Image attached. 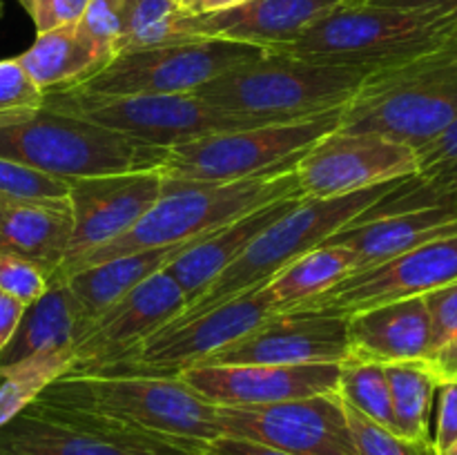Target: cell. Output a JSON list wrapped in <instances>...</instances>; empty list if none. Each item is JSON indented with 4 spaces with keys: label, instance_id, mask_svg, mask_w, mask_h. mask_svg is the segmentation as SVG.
I'll use <instances>...</instances> for the list:
<instances>
[{
    "label": "cell",
    "instance_id": "cell-1",
    "mask_svg": "<svg viewBox=\"0 0 457 455\" xmlns=\"http://www.w3.org/2000/svg\"><path fill=\"white\" fill-rule=\"evenodd\" d=\"M34 401L141 455H204L221 437L217 406L165 375L62 373Z\"/></svg>",
    "mask_w": 457,
    "mask_h": 455
},
{
    "label": "cell",
    "instance_id": "cell-2",
    "mask_svg": "<svg viewBox=\"0 0 457 455\" xmlns=\"http://www.w3.org/2000/svg\"><path fill=\"white\" fill-rule=\"evenodd\" d=\"M370 74L266 52L195 89L208 105L253 125L306 120L346 105Z\"/></svg>",
    "mask_w": 457,
    "mask_h": 455
},
{
    "label": "cell",
    "instance_id": "cell-3",
    "mask_svg": "<svg viewBox=\"0 0 457 455\" xmlns=\"http://www.w3.org/2000/svg\"><path fill=\"white\" fill-rule=\"evenodd\" d=\"M457 120V45L375 71L344 105L339 132L379 134L413 150Z\"/></svg>",
    "mask_w": 457,
    "mask_h": 455
},
{
    "label": "cell",
    "instance_id": "cell-4",
    "mask_svg": "<svg viewBox=\"0 0 457 455\" xmlns=\"http://www.w3.org/2000/svg\"><path fill=\"white\" fill-rule=\"evenodd\" d=\"M455 22L427 12L342 3L295 40L268 52L375 74L445 45Z\"/></svg>",
    "mask_w": 457,
    "mask_h": 455
},
{
    "label": "cell",
    "instance_id": "cell-5",
    "mask_svg": "<svg viewBox=\"0 0 457 455\" xmlns=\"http://www.w3.org/2000/svg\"><path fill=\"white\" fill-rule=\"evenodd\" d=\"M293 194H303L295 168L226 183H195L163 177V192L156 203L125 235L76 261L65 279L83 268L120 254L205 236L259 205Z\"/></svg>",
    "mask_w": 457,
    "mask_h": 455
},
{
    "label": "cell",
    "instance_id": "cell-6",
    "mask_svg": "<svg viewBox=\"0 0 457 455\" xmlns=\"http://www.w3.org/2000/svg\"><path fill=\"white\" fill-rule=\"evenodd\" d=\"M411 178V177H409ZM406 178L382 183V186L366 187V190L353 192V194L333 196V199H312L303 196L293 210L277 219L270 228L262 232L253 244L245 248V252L235 263L226 268L201 297L187 303L186 310L172 319L170 324L187 321L201 312L210 310L212 306L228 302L254 285L268 284L279 270H284L288 263L297 261L302 254L311 252L312 248H320L321 244L330 239L335 232L342 230L351 221H355L360 214L373 208L378 201L391 194L397 186Z\"/></svg>",
    "mask_w": 457,
    "mask_h": 455
},
{
    "label": "cell",
    "instance_id": "cell-7",
    "mask_svg": "<svg viewBox=\"0 0 457 455\" xmlns=\"http://www.w3.org/2000/svg\"><path fill=\"white\" fill-rule=\"evenodd\" d=\"M0 156L49 177L74 181L101 174L161 170L168 150L43 107L21 123L0 128Z\"/></svg>",
    "mask_w": 457,
    "mask_h": 455
},
{
    "label": "cell",
    "instance_id": "cell-8",
    "mask_svg": "<svg viewBox=\"0 0 457 455\" xmlns=\"http://www.w3.org/2000/svg\"><path fill=\"white\" fill-rule=\"evenodd\" d=\"M342 110L181 143L168 150L161 174L179 181L226 183L293 170L320 138L339 128Z\"/></svg>",
    "mask_w": 457,
    "mask_h": 455
},
{
    "label": "cell",
    "instance_id": "cell-9",
    "mask_svg": "<svg viewBox=\"0 0 457 455\" xmlns=\"http://www.w3.org/2000/svg\"><path fill=\"white\" fill-rule=\"evenodd\" d=\"M43 107L56 114H70L103 125L163 150L212 134L257 128L239 116L208 105L195 94L89 96L71 89H58L45 94Z\"/></svg>",
    "mask_w": 457,
    "mask_h": 455
},
{
    "label": "cell",
    "instance_id": "cell-10",
    "mask_svg": "<svg viewBox=\"0 0 457 455\" xmlns=\"http://www.w3.org/2000/svg\"><path fill=\"white\" fill-rule=\"evenodd\" d=\"M268 49L226 38H187L152 49L119 54L71 92L89 96L192 94L223 71L259 58Z\"/></svg>",
    "mask_w": 457,
    "mask_h": 455
},
{
    "label": "cell",
    "instance_id": "cell-11",
    "mask_svg": "<svg viewBox=\"0 0 457 455\" xmlns=\"http://www.w3.org/2000/svg\"><path fill=\"white\" fill-rule=\"evenodd\" d=\"M277 315L275 297L268 284L254 285L228 302L179 324H168L152 335L129 360L94 373H143L179 377L214 352L257 328Z\"/></svg>",
    "mask_w": 457,
    "mask_h": 455
},
{
    "label": "cell",
    "instance_id": "cell-12",
    "mask_svg": "<svg viewBox=\"0 0 457 455\" xmlns=\"http://www.w3.org/2000/svg\"><path fill=\"white\" fill-rule=\"evenodd\" d=\"M221 435L259 442L290 455H360L337 391L254 409H217Z\"/></svg>",
    "mask_w": 457,
    "mask_h": 455
},
{
    "label": "cell",
    "instance_id": "cell-13",
    "mask_svg": "<svg viewBox=\"0 0 457 455\" xmlns=\"http://www.w3.org/2000/svg\"><path fill=\"white\" fill-rule=\"evenodd\" d=\"M299 190L312 199H333L418 174V154L406 143L379 134H326L295 165Z\"/></svg>",
    "mask_w": 457,
    "mask_h": 455
},
{
    "label": "cell",
    "instance_id": "cell-14",
    "mask_svg": "<svg viewBox=\"0 0 457 455\" xmlns=\"http://www.w3.org/2000/svg\"><path fill=\"white\" fill-rule=\"evenodd\" d=\"M187 306L181 285L168 270L129 290L79 335L67 373H94L129 360L152 335Z\"/></svg>",
    "mask_w": 457,
    "mask_h": 455
},
{
    "label": "cell",
    "instance_id": "cell-15",
    "mask_svg": "<svg viewBox=\"0 0 457 455\" xmlns=\"http://www.w3.org/2000/svg\"><path fill=\"white\" fill-rule=\"evenodd\" d=\"M457 279V235L418 245L378 266L351 272L293 310L355 315L379 303L424 297Z\"/></svg>",
    "mask_w": 457,
    "mask_h": 455
},
{
    "label": "cell",
    "instance_id": "cell-16",
    "mask_svg": "<svg viewBox=\"0 0 457 455\" xmlns=\"http://www.w3.org/2000/svg\"><path fill=\"white\" fill-rule=\"evenodd\" d=\"M163 192L161 170L74 178L70 186L71 239L61 268L49 281H62L76 261L129 230Z\"/></svg>",
    "mask_w": 457,
    "mask_h": 455
},
{
    "label": "cell",
    "instance_id": "cell-17",
    "mask_svg": "<svg viewBox=\"0 0 457 455\" xmlns=\"http://www.w3.org/2000/svg\"><path fill=\"white\" fill-rule=\"evenodd\" d=\"M351 355L346 315L286 310L214 352L199 366L342 364Z\"/></svg>",
    "mask_w": 457,
    "mask_h": 455
},
{
    "label": "cell",
    "instance_id": "cell-18",
    "mask_svg": "<svg viewBox=\"0 0 457 455\" xmlns=\"http://www.w3.org/2000/svg\"><path fill=\"white\" fill-rule=\"evenodd\" d=\"M179 379L217 409H254L337 391L339 364L195 366Z\"/></svg>",
    "mask_w": 457,
    "mask_h": 455
},
{
    "label": "cell",
    "instance_id": "cell-19",
    "mask_svg": "<svg viewBox=\"0 0 457 455\" xmlns=\"http://www.w3.org/2000/svg\"><path fill=\"white\" fill-rule=\"evenodd\" d=\"M342 0H248L239 7L201 16H183V38H226L277 49L339 7Z\"/></svg>",
    "mask_w": 457,
    "mask_h": 455
},
{
    "label": "cell",
    "instance_id": "cell-20",
    "mask_svg": "<svg viewBox=\"0 0 457 455\" xmlns=\"http://www.w3.org/2000/svg\"><path fill=\"white\" fill-rule=\"evenodd\" d=\"M451 235H457V208L431 205V208L402 210V212L375 214V217H357L355 221L335 232L326 244L353 250L357 259V272Z\"/></svg>",
    "mask_w": 457,
    "mask_h": 455
},
{
    "label": "cell",
    "instance_id": "cell-21",
    "mask_svg": "<svg viewBox=\"0 0 457 455\" xmlns=\"http://www.w3.org/2000/svg\"><path fill=\"white\" fill-rule=\"evenodd\" d=\"M346 319L353 360L386 366L431 357V319L424 297L379 303Z\"/></svg>",
    "mask_w": 457,
    "mask_h": 455
},
{
    "label": "cell",
    "instance_id": "cell-22",
    "mask_svg": "<svg viewBox=\"0 0 457 455\" xmlns=\"http://www.w3.org/2000/svg\"><path fill=\"white\" fill-rule=\"evenodd\" d=\"M70 199H18L0 194V252L34 261L52 279L71 239Z\"/></svg>",
    "mask_w": 457,
    "mask_h": 455
},
{
    "label": "cell",
    "instance_id": "cell-23",
    "mask_svg": "<svg viewBox=\"0 0 457 455\" xmlns=\"http://www.w3.org/2000/svg\"><path fill=\"white\" fill-rule=\"evenodd\" d=\"M303 194L284 196V199L270 201L259 208L250 210V212L241 214V217L232 219L217 232L205 236L201 244L195 248L186 250L177 261L170 263L168 272L174 277L181 290L186 293L187 303L195 302L196 297L204 294V290L226 270L230 263H235L241 254L245 252L250 244L262 235L266 228L279 217H284L288 210H293ZM186 310V308H183Z\"/></svg>",
    "mask_w": 457,
    "mask_h": 455
},
{
    "label": "cell",
    "instance_id": "cell-24",
    "mask_svg": "<svg viewBox=\"0 0 457 455\" xmlns=\"http://www.w3.org/2000/svg\"><path fill=\"white\" fill-rule=\"evenodd\" d=\"M210 235H212V232H210ZM205 236L181 241V244L159 245V248H145L137 250V252L120 254V257L107 259V261L83 268V270L67 277L65 284L70 285L71 294H74L80 310V333H83L98 315H103L107 308L114 306L123 294H128L129 290L141 285L143 281H147L150 277L168 270L170 263L177 261L186 250L201 244Z\"/></svg>",
    "mask_w": 457,
    "mask_h": 455
},
{
    "label": "cell",
    "instance_id": "cell-25",
    "mask_svg": "<svg viewBox=\"0 0 457 455\" xmlns=\"http://www.w3.org/2000/svg\"><path fill=\"white\" fill-rule=\"evenodd\" d=\"M0 455H141L31 401L0 428Z\"/></svg>",
    "mask_w": 457,
    "mask_h": 455
},
{
    "label": "cell",
    "instance_id": "cell-26",
    "mask_svg": "<svg viewBox=\"0 0 457 455\" xmlns=\"http://www.w3.org/2000/svg\"><path fill=\"white\" fill-rule=\"evenodd\" d=\"M80 333V310L65 281H49V288L27 306L12 342L0 351V368L40 352L74 351Z\"/></svg>",
    "mask_w": 457,
    "mask_h": 455
},
{
    "label": "cell",
    "instance_id": "cell-27",
    "mask_svg": "<svg viewBox=\"0 0 457 455\" xmlns=\"http://www.w3.org/2000/svg\"><path fill=\"white\" fill-rule=\"evenodd\" d=\"M16 61L45 94L76 87L107 65L105 58L98 56L96 49L80 36L76 22L38 34L34 45L16 56Z\"/></svg>",
    "mask_w": 457,
    "mask_h": 455
},
{
    "label": "cell",
    "instance_id": "cell-28",
    "mask_svg": "<svg viewBox=\"0 0 457 455\" xmlns=\"http://www.w3.org/2000/svg\"><path fill=\"white\" fill-rule=\"evenodd\" d=\"M355 254L344 245L321 244L320 248H312L311 252L302 254L297 261L288 263L284 270H279L268 281L277 312L302 306L308 299L317 297L330 285L342 281L344 277L355 272Z\"/></svg>",
    "mask_w": 457,
    "mask_h": 455
},
{
    "label": "cell",
    "instance_id": "cell-29",
    "mask_svg": "<svg viewBox=\"0 0 457 455\" xmlns=\"http://www.w3.org/2000/svg\"><path fill=\"white\" fill-rule=\"evenodd\" d=\"M391 388L395 433L409 440H431L428 419L440 379L427 360L395 361L384 366Z\"/></svg>",
    "mask_w": 457,
    "mask_h": 455
},
{
    "label": "cell",
    "instance_id": "cell-30",
    "mask_svg": "<svg viewBox=\"0 0 457 455\" xmlns=\"http://www.w3.org/2000/svg\"><path fill=\"white\" fill-rule=\"evenodd\" d=\"M70 366L71 351H62L40 352L0 368V428L22 413Z\"/></svg>",
    "mask_w": 457,
    "mask_h": 455
},
{
    "label": "cell",
    "instance_id": "cell-31",
    "mask_svg": "<svg viewBox=\"0 0 457 455\" xmlns=\"http://www.w3.org/2000/svg\"><path fill=\"white\" fill-rule=\"evenodd\" d=\"M183 16L186 13L174 0H125L116 56L187 40L179 31Z\"/></svg>",
    "mask_w": 457,
    "mask_h": 455
},
{
    "label": "cell",
    "instance_id": "cell-32",
    "mask_svg": "<svg viewBox=\"0 0 457 455\" xmlns=\"http://www.w3.org/2000/svg\"><path fill=\"white\" fill-rule=\"evenodd\" d=\"M337 393L351 409L373 419L379 426L395 433V418H393L391 388L384 364L375 361H360L348 357L339 364Z\"/></svg>",
    "mask_w": 457,
    "mask_h": 455
},
{
    "label": "cell",
    "instance_id": "cell-33",
    "mask_svg": "<svg viewBox=\"0 0 457 455\" xmlns=\"http://www.w3.org/2000/svg\"><path fill=\"white\" fill-rule=\"evenodd\" d=\"M346 406L348 426L360 455H437L433 440H409L388 428L379 426L373 419L364 418L355 409Z\"/></svg>",
    "mask_w": 457,
    "mask_h": 455
},
{
    "label": "cell",
    "instance_id": "cell-34",
    "mask_svg": "<svg viewBox=\"0 0 457 455\" xmlns=\"http://www.w3.org/2000/svg\"><path fill=\"white\" fill-rule=\"evenodd\" d=\"M45 92L34 85L16 58L0 61V128L21 123L43 110Z\"/></svg>",
    "mask_w": 457,
    "mask_h": 455
},
{
    "label": "cell",
    "instance_id": "cell-35",
    "mask_svg": "<svg viewBox=\"0 0 457 455\" xmlns=\"http://www.w3.org/2000/svg\"><path fill=\"white\" fill-rule=\"evenodd\" d=\"M123 4L125 0H89L83 16L76 22L80 36L107 62L116 56V43L123 27Z\"/></svg>",
    "mask_w": 457,
    "mask_h": 455
},
{
    "label": "cell",
    "instance_id": "cell-36",
    "mask_svg": "<svg viewBox=\"0 0 457 455\" xmlns=\"http://www.w3.org/2000/svg\"><path fill=\"white\" fill-rule=\"evenodd\" d=\"M71 181L49 177L40 170L0 156V194L18 199H65Z\"/></svg>",
    "mask_w": 457,
    "mask_h": 455
},
{
    "label": "cell",
    "instance_id": "cell-37",
    "mask_svg": "<svg viewBox=\"0 0 457 455\" xmlns=\"http://www.w3.org/2000/svg\"><path fill=\"white\" fill-rule=\"evenodd\" d=\"M49 288V275L34 261L16 257V254L0 252V290L25 306H31L36 299L45 294Z\"/></svg>",
    "mask_w": 457,
    "mask_h": 455
},
{
    "label": "cell",
    "instance_id": "cell-38",
    "mask_svg": "<svg viewBox=\"0 0 457 455\" xmlns=\"http://www.w3.org/2000/svg\"><path fill=\"white\" fill-rule=\"evenodd\" d=\"M431 319V355L457 339V279L424 294Z\"/></svg>",
    "mask_w": 457,
    "mask_h": 455
},
{
    "label": "cell",
    "instance_id": "cell-39",
    "mask_svg": "<svg viewBox=\"0 0 457 455\" xmlns=\"http://www.w3.org/2000/svg\"><path fill=\"white\" fill-rule=\"evenodd\" d=\"M420 178H455L457 177V120L440 136L415 150Z\"/></svg>",
    "mask_w": 457,
    "mask_h": 455
},
{
    "label": "cell",
    "instance_id": "cell-40",
    "mask_svg": "<svg viewBox=\"0 0 457 455\" xmlns=\"http://www.w3.org/2000/svg\"><path fill=\"white\" fill-rule=\"evenodd\" d=\"M34 21L36 31L58 29L80 21L89 0H18Z\"/></svg>",
    "mask_w": 457,
    "mask_h": 455
},
{
    "label": "cell",
    "instance_id": "cell-41",
    "mask_svg": "<svg viewBox=\"0 0 457 455\" xmlns=\"http://www.w3.org/2000/svg\"><path fill=\"white\" fill-rule=\"evenodd\" d=\"M431 440L437 455L446 453L457 442V379L437 386V422Z\"/></svg>",
    "mask_w": 457,
    "mask_h": 455
},
{
    "label": "cell",
    "instance_id": "cell-42",
    "mask_svg": "<svg viewBox=\"0 0 457 455\" xmlns=\"http://www.w3.org/2000/svg\"><path fill=\"white\" fill-rule=\"evenodd\" d=\"M204 455H290V453H284V451L279 449H272V446L259 444V442L221 435L217 437V440L210 442Z\"/></svg>",
    "mask_w": 457,
    "mask_h": 455
},
{
    "label": "cell",
    "instance_id": "cell-43",
    "mask_svg": "<svg viewBox=\"0 0 457 455\" xmlns=\"http://www.w3.org/2000/svg\"><path fill=\"white\" fill-rule=\"evenodd\" d=\"M364 3L379 4V7L409 9V12H427L457 21V0H364Z\"/></svg>",
    "mask_w": 457,
    "mask_h": 455
},
{
    "label": "cell",
    "instance_id": "cell-44",
    "mask_svg": "<svg viewBox=\"0 0 457 455\" xmlns=\"http://www.w3.org/2000/svg\"><path fill=\"white\" fill-rule=\"evenodd\" d=\"M25 310V303L18 302L16 297H12V294L0 290V351L12 342L13 333H16L18 326H21Z\"/></svg>",
    "mask_w": 457,
    "mask_h": 455
},
{
    "label": "cell",
    "instance_id": "cell-45",
    "mask_svg": "<svg viewBox=\"0 0 457 455\" xmlns=\"http://www.w3.org/2000/svg\"><path fill=\"white\" fill-rule=\"evenodd\" d=\"M244 3H248V0H181L179 7L186 16H201V13H214L223 12V9L239 7Z\"/></svg>",
    "mask_w": 457,
    "mask_h": 455
},
{
    "label": "cell",
    "instance_id": "cell-46",
    "mask_svg": "<svg viewBox=\"0 0 457 455\" xmlns=\"http://www.w3.org/2000/svg\"><path fill=\"white\" fill-rule=\"evenodd\" d=\"M437 181L445 183V186H446V192H449L451 203L457 205V177H455V178H437Z\"/></svg>",
    "mask_w": 457,
    "mask_h": 455
},
{
    "label": "cell",
    "instance_id": "cell-47",
    "mask_svg": "<svg viewBox=\"0 0 457 455\" xmlns=\"http://www.w3.org/2000/svg\"><path fill=\"white\" fill-rule=\"evenodd\" d=\"M449 40H453V43L457 45V22L453 25V29H451V34H449Z\"/></svg>",
    "mask_w": 457,
    "mask_h": 455
},
{
    "label": "cell",
    "instance_id": "cell-48",
    "mask_svg": "<svg viewBox=\"0 0 457 455\" xmlns=\"http://www.w3.org/2000/svg\"><path fill=\"white\" fill-rule=\"evenodd\" d=\"M442 455H457V442H455L453 446H451L449 451H446V453H442Z\"/></svg>",
    "mask_w": 457,
    "mask_h": 455
},
{
    "label": "cell",
    "instance_id": "cell-49",
    "mask_svg": "<svg viewBox=\"0 0 457 455\" xmlns=\"http://www.w3.org/2000/svg\"><path fill=\"white\" fill-rule=\"evenodd\" d=\"M342 3H346V4H360V3H364V0H342Z\"/></svg>",
    "mask_w": 457,
    "mask_h": 455
},
{
    "label": "cell",
    "instance_id": "cell-50",
    "mask_svg": "<svg viewBox=\"0 0 457 455\" xmlns=\"http://www.w3.org/2000/svg\"><path fill=\"white\" fill-rule=\"evenodd\" d=\"M0 16H3V0H0Z\"/></svg>",
    "mask_w": 457,
    "mask_h": 455
},
{
    "label": "cell",
    "instance_id": "cell-51",
    "mask_svg": "<svg viewBox=\"0 0 457 455\" xmlns=\"http://www.w3.org/2000/svg\"><path fill=\"white\" fill-rule=\"evenodd\" d=\"M174 3H181V0H174Z\"/></svg>",
    "mask_w": 457,
    "mask_h": 455
}]
</instances>
